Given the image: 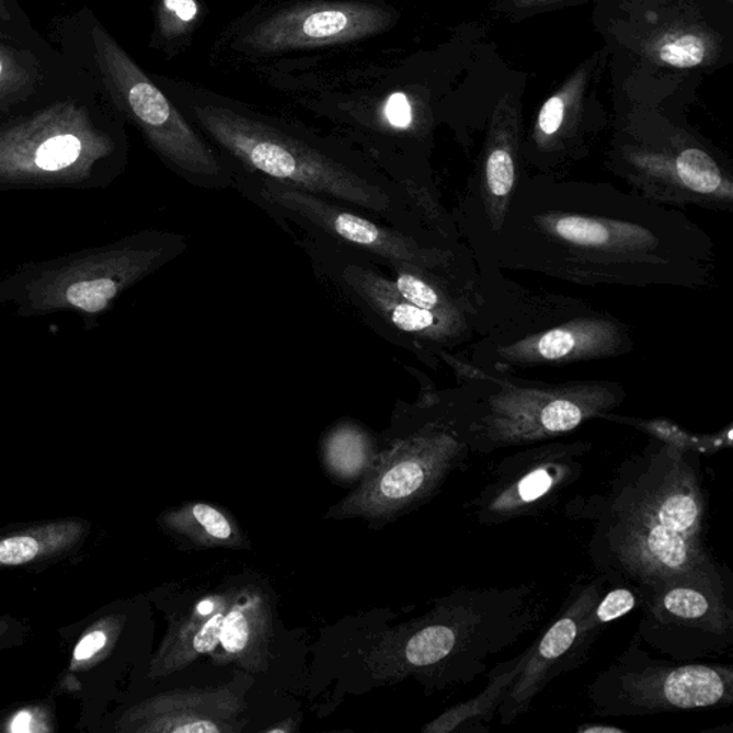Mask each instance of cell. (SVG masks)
<instances>
[{
  "instance_id": "1",
  "label": "cell",
  "mask_w": 733,
  "mask_h": 733,
  "mask_svg": "<svg viewBox=\"0 0 733 733\" xmlns=\"http://www.w3.org/2000/svg\"><path fill=\"white\" fill-rule=\"evenodd\" d=\"M587 527V556L609 585L639 592L678 577L731 576L709 548L702 456L651 438L608 482L564 506Z\"/></svg>"
},
{
  "instance_id": "2",
  "label": "cell",
  "mask_w": 733,
  "mask_h": 733,
  "mask_svg": "<svg viewBox=\"0 0 733 733\" xmlns=\"http://www.w3.org/2000/svg\"><path fill=\"white\" fill-rule=\"evenodd\" d=\"M513 194L499 233L516 240L517 264L579 284L698 286L711 271L712 245L682 215L642 199L620 213L582 211L556 184Z\"/></svg>"
},
{
  "instance_id": "3",
  "label": "cell",
  "mask_w": 733,
  "mask_h": 733,
  "mask_svg": "<svg viewBox=\"0 0 733 733\" xmlns=\"http://www.w3.org/2000/svg\"><path fill=\"white\" fill-rule=\"evenodd\" d=\"M171 85L172 101L226 157L232 171L320 195L426 240L424 224L428 221L422 208L343 137L321 135L193 83Z\"/></svg>"
},
{
  "instance_id": "4",
  "label": "cell",
  "mask_w": 733,
  "mask_h": 733,
  "mask_svg": "<svg viewBox=\"0 0 733 733\" xmlns=\"http://www.w3.org/2000/svg\"><path fill=\"white\" fill-rule=\"evenodd\" d=\"M546 604L548 596L535 583L461 587L401 630L389 649L391 675L417 676L428 690L471 684L488 672L492 657L543 625Z\"/></svg>"
},
{
  "instance_id": "5",
  "label": "cell",
  "mask_w": 733,
  "mask_h": 733,
  "mask_svg": "<svg viewBox=\"0 0 733 733\" xmlns=\"http://www.w3.org/2000/svg\"><path fill=\"white\" fill-rule=\"evenodd\" d=\"M474 400L424 397L405 415L403 432L376 457L363 483L330 516L393 520L436 496L471 450Z\"/></svg>"
},
{
  "instance_id": "6",
  "label": "cell",
  "mask_w": 733,
  "mask_h": 733,
  "mask_svg": "<svg viewBox=\"0 0 733 733\" xmlns=\"http://www.w3.org/2000/svg\"><path fill=\"white\" fill-rule=\"evenodd\" d=\"M188 249L184 233H130L107 245L25 265L0 282V305L12 302L21 317L71 311L93 319Z\"/></svg>"
},
{
  "instance_id": "7",
  "label": "cell",
  "mask_w": 733,
  "mask_h": 733,
  "mask_svg": "<svg viewBox=\"0 0 733 733\" xmlns=\"http://www.w3.org/2000/svg\"><path fill=\"white\" fill-rule=\"evenodd\" d=\"M317 282L380 337L408 350H426L460 337L463 314L424 310L405 300L375 261L324 238L294 236Z\"/></svg>"
},
{
  "instance_id": "8",
  "label": "cell",
  "mask_w": 733,
  "mask_h": 733,
  "mask_svg": "<svg viewBox=\"0 0 733 733\" xmlns=\"http://www.w3.org/2000/svg\"><path fill=\"white\" fill-rule=\"evenodd\" d=\"M232 188L263 209L288 236L324 238L370 256L381 267L410 265L442 275L450 254L422 238L378 222L334 201L251 172L233 170Z\"/></svg>"
},
{
  "instance_id": "9",
  "label": "cell",
  "mask_w": 733,
  "mask_h": 733,
  "mask_svg": "<svg viewBox=\"0 0 733 733\" xmlns=\"http://www.w3.org/2000/svg\"><path fill=\"white\" fill-rule=\"evenodd\" d=\"M597 718H641L730 708L733 667L651 656L637 638L587 685Z\"/></svg>"
},
{
  "instance_id": "10",
  "label": "cell",
  "mask_w": 733,
  "mask_h": 733,
  "mask_svg": "<svg viewBox=\"0 0 733 733\" xmlns=\"http://www.w3.org/2000/svg\"><path fill=\"white\" fill-rule=\"evenodd\" d=\"M618 382L574 381L556 386H516L501 381L474 400L470 438L473 455L527 447L574 432L622 404Z\"/></svg>"
},
{
  "instance_id": "11",
  "label": "cell",
  "mask_w": 733,
  "mask_h": 733,
  "mask_svg": "<svg viewBox=\"0 0 733 733\" xmlns=\"http://www.w3.org/2000/svg\"><path fill=\"white\" fill-rule=\"evenodd\" d=\"M641 595L642 619L634 638L657 655L698 662L732 651L731 576L671 579Z\"/></svg>"
},
{
  "instance_id": "12",
  "label": "cell",
  "mask_w": 733,
  "mask_h": 733,
  "mask_svg": "<svg viewBox=\"0 0 733 733\" xmlns=\"http://www.w3.org/2000/svg\"><path fill=\"white\" fill-rule=\"evenodd\" d=\"M110 56L112 77L126 111L165 167L195 188H232L230 162L186 119L175 102L116 46H112Z\"/></svg>"
},
{
  "instance_id": "13",
  "label": "cell",
  "mask_w": 733,
  "mask_h": 733,
  "mask_svg": "<svg viewBox=\"0 0 733 733\" xmlns=\"http://www.w3.org/2000/svg\"><path fill=\"white\" fill-rule=\"evenodd\" d=\"M504 457L465 504L478 525L496 527L549 511L585 473L589 442L545 443Z\"/></svg>"
},
{
  "instance_id": "14",
  "label": "cell",
  "mask_w": 733,
  "mask_h": 733,
  "mask_svg": "<svg viewBox=\"0 0 733 733\" xmlns=\"http://www.w3.org/2000/svg\"><path fill=\"white\" fill-rule=\"evenodd\" d=\"M608 586L600 573L581 574L572 583L552 625L529 644L526 665L499 708L501 725L515 723L553 680L589 660L593 644L608 627L596 614L597 602Z\"/></svg>"
},
{
  "instance_id": "15",
  "label": "cell",
  "mask_w": 733,
  "mask_h": 733,
  "mask_svg": "<svg viewBox=\"0 0 733 733\" xmlns=\"http://www.w3.org/2000/svg\"><path fill=\"white\" fill-rule=\"evenodd\" d=\"M110 139L71 125H45L0 134V188H100L111 176L100 163L114 156Z\"/></svg>"
},
{
  "instance_id": "16",
  "label": "cell",
  "mask_w": 733,
  "mask_h": 733,
  "mask_svg": "<svg viewBox=\"0 0 733 733\" xmlns=\"http://www.w3.org/2000/svg\"><path fill=\"white\" fill-rule=\"evenodd\" d=\"M390 21V12L368 0L302 2L252 23L236 46L250 55H275L352 44L386 31Z\"/></svg>"
},
{
  "instance_id": "17",
  "label": "cell",
  "mask_w": 733,
  "mask_h": 733,
  "mask_svg": "<svg viewBox=\"0 0 733 733\" xmlns=\"http://www.w3.org/2000/svg\"><path fill=\"white\" fill-rule=\"evenodd\" d=\"M245 702L236 682L218 688L176 689L130 709L121 730L149 733H236Z\"/></svg>"
},
{
  "instance_id": "18",
  "label": "cell",
  "mask_w": 733,
  "mask_h": 733,
  "mask_svg": "<svg viewBox=\"0 0 733 733\" xmlns=\"http://www.w3.org/2000/svg\"><path fill=\"white\" fill-rule=\"evenodd\" d=\"M630 347L629 335L618 322L585 317L527 335L516 343L499 347L496 354L502 363L512 366H539L614 357L622 350L629 352Z\"/></svg>"
},
{
  "instance_id": "19",
  "label": "cell",
  "mask_w": 733,
  "mask_h": 733,
  "mask_svg": "<svg viewBox=\"0 0 733 733\" xmlns=\"http://www.w3.org/2000/svg\"><path fill=\"white\" fill-rule=\"evenodd\" d=\"M273 637L270 597L255 586L233 593L217 646L209 656L217 665H236L256 674L268 667Z\"/></svg>"
},
{
  "instance_id": "20",
  "label": "cell",
  "mask_w": 733,
  "mask_h": 733,
  "mask_svg": "<svg viewBox=\"0 0 733 733\" xmlns=\"http://www.w3.org/2000/svg\"><path fill=\"white\" fill-rule=\"evenodd\" d=\"M236 589L215 593L201 600L188 615L171 623L151 663L149 678L158 679L185 669L217 646L224 619Z\"/></svg>"
},
{
  "instance_id": "21",
  "label": "cell",
  "mask_w": 733,
  "mask_h": 733,
  "mask_svg": "<svg viewBox=\"0 0 733 733\" xmlns=\"http://www.w3.org/2000/svg\"><path fill=\"white\" fill-rule=\"evenodd\" d=\"M88 534L90 525L77 517L4 531L0 535V569L58 559L79 548Z\"/></svg>"
},
{
  "instance_id": "22",
  "label": "cell",
  "mask_w": 733,
  "mask_h": 733,
  "mask_svg": "<svg viewBox=\"0 0 733 733\" xmlns=\"http://www.w3.org/2000/svg\"><path fill=\"white\" fill-rule=\"evenodd\" d=\"M529 646L520 655L494 666L488 674V685L474 698L446 709L440 717L428 722L423 733H488L493 719L520 675L529 656Z\"/></svg>"
},
{
  "instance_id": "23",
  "label": "cell",
  "mask_w": 733,
  "mask_h": 733,
  "mask_svg": "<svg viewBox=\"0 0 733 733\" xmlns=\"http://www.w3.org/2000/svg\"><path fill=\"white\" fill-rule=\"evenodd\" d=\"M162 525L198 548L244 549L249 543L230 515L213 504L185 503L163 513Z\"/></svg>"
},
{
  "instance_id": "24",
  "label": "cell",
  "mask_w": 733,
  "mask_h": 733,
  "mask_svg": "<svg viewBox=\"0 0 733 733\" xmlns=\"http://www.w3.org/2000/svg\"><path fill=\"white\" fill-rule=\"evenodd\" d=\"M381 270L393 283L397 291L412 305L428 311L461 314L460 307L447 291L442 275L410 265H390Z\"/></svg>"
},
{
  "instance_id": "25",
  "label": "cell",
  "mask_w": 733,
  "mask_h": 733,
  "mask_svg": "<svg viewBox=\"0 0 733 733\" xmlns=\"http://www.w3.org/2000/svg\"><path fill=\"white\" fill-rule=\"evenodd\" d=\"M602 419L618 424H627V426L641 430L655 440L666 443V445L679 448V450L697 453L699 456L717 455L723 448L732 447V426L721 433L698 436V434L686 432L678 424L667 422V420L618 417V415L611 413L605 414Z\"/></svg>"
},
{
  "instance_id": "26",
  "label": "cell",
  "mask_w": 733,
  "mask_h": 733,
  "mask_svg": "<svg viewBox=\"0 0 733 733\" xmlns=\"http://www.w3.org/2000/svg\"><path fill=\"white\" fill-rule=\"evenodd\" d=\"M325 461L343 478H354L375 463V443L370 434L352 422L340 423L324 443Z\"/></svg>"
},
{
  "instance_id": "27",
  "label": "cell",
  "mask_w": 733,
  "mask_h": 733,
  "mask_svg": "<svg viewBox=\"0 0 733 733\" xmlns=\"http://www.w3.org/2000/svg\"><path fill=\"white\" fill-rule=\"evenodd\" d=\"M675 174L680 185L705 198L732 201V184L723 179L721 168L699 148H686L676 157Z\"/></svg>"
},
{
  "instance_id": "28",
  "label": "cell",
  "mask_w": 733,
  "mask_h": 733,
  "mask_svg": "<svg viewBox=\"0 0 733 733\" xmlns=\"http://www.w3.org/2000/svg\"><path fill=\"white\" fill-rule=\"evenodd\" d=\"M707 46L697 35H684L667 42L660 50L663 62L675 68H694L702 64Z\"/></svg>"
},
{
  "instance_id": "29",
  "label": "cell",
  "mask_w": 733,
  "mask_h": 733,
  "mask_svg": "<svg viewBox=\"0 0 733 733\" xmlns=\"http://www.w3.org/2000/svg\"><path fill=\"white\" fill-rule=\"evenodd\" d=\"M564 119V101L562 96L550 98L541 107L539 115V128L545 135L558 133Z\"/></svg>"
},
{
  "instance_id": "30",
  "label": "cell",
  "mask_w": 733,
  "mask_h": 733,
  "mask_svg": "<svg viewBox=\"0 0 733 733\" xmlns=\"http://www.w3.org/2000/svg\"><path fill=\"white\" fill-rule=\"evenodd\" d=\"M107 643V633L105 630L98 629L95 632L87 633L85 637L81 639V642L78 643V646L75 648L73 652V662H85L92 660L96 653H100L102 649L106 646Z\"/></svg>"
},
{
  "instance_id": "31",
  "label": "cell",
  "mask_w": 733,
  "mask_h": 733,
  "mask_svg": "<svg viewBox=\"0 0 733 733\" xmlns=\"http://www.w3.org/2000/svg\"><path fill=\"white\" fill-rule=\"evenodd\" d=\"M41 717L37 715L34 711H21L18 712L15 717L12 718L11 723H9L8 731L11 732H39V726H36V723L44 725V722H39ZM45 726V725H44Z\"/></svg>"
},
{
  "instance_id": "32",
  "label": "cell",
  "mask_w": 733,
  "mask_h": 733,
  "mask_svg": "<svg viewBox=\"0 0 733 733\" xmlns=\"http://www.w3.org/2000/svg\"><path fill=\"white\" fill-rule=\"evenodd\" d=\"M577 733H627V730L620 726L606 725V723H582L576 730Z\"/></svg>"
},
{
  "instance_id": "33",
  "label": "cell",
  "mask_w": 733,
  "mask_h": 733,
  "mask_svg": "<svg viewBox=\"0 0 733 733\" xmlns=\"http://www.w3.org/2000/svg\"><path fill=\"white\" fill-rule=\"evenodd\" d=\"M297 730V722H294L293 719H288V721L283 722V725L279 726H274V728H268V730H265V733H288V732H294Z\"/></svg>"
},
{
  "instance_id": "34",
  "label": "cell",
  "mask_w": 733,
  "mask_h": 733,
  "mask_svg": "<svg viewBox=\"0 0 733 733\" xmlns=\"http://www.w3.org/2000/svg\"><path fill=\"white\" fill-rule=\"evenodd\" d=\"M9 632H11V627H8V625L0 622V643L4 641V637H7Z\"/></svg>"
},
{
  "instance_id": "35",
  "label": "cell",
  "mask_w": 733,
  "mask_h": 733,
  "mask_svg": "<svg viewBox=\"0 0 733 733\" xmlns=\"http://www.w3.org/2000/svg\"><path fill=\"white\" fill-rule=\"evenodd\" d=\"M0 73H2V64H0Z\"/></svg>"
}]
</instances>
